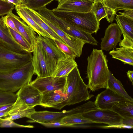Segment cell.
I'll use <instances>...</instances> for the list:
<instances>
[{
    "label": "cell",
    "instance_id": "obj_1",
    "mask_svg": "<svg viewBox=\"0 0 133 133\" xmlns=\"http://www.w3.org/2000/svg\"><path fill=\"white\" fill-rule=\"evenodd\" d=\"M106 56L102 50L93 49L87 58L88 88L92 92L108 87L110 71Z\"/></svg>",
    "mask_w": 133,
    "mask_h": 133
},
{
    "label": "cell",
    "instance_id": "obj_2",
    "mask_svg": "<svg viewBox=\"0 0 133 133\" xmlns=\"http://www.w3.org/2000/svg\"><path fill=\"white\" fill-rule=\"evenodd\" d=\"M88 87L82 78L77 66L67 76L64 89L66 95L65 106L73 105L90 99L93 95H90Z\"/></svg>",
    "mask_w": 133,
    "mask_h": 133
},
{
    "label": "cell",
    "instance_id": "obj_3",
    "mask_svg": "<svg viewBox=\"0 0 133 133\" xmlns=\"http://www.w3.org/2000/svg\"><path fill=\"white\" fill-rule=\"evenodd\" d=\"M34 74L31 61L14 71L0 72V90L14 93L30 83Z\"/></svg>",
    "mask_w": 133,
    "mask_h": 133
},
{
    "label": "cell",
    "instance_id": "obj_4",
    "mask_svg": "<svg viewBox=\"0 0 133 133\" xmlns=\"http://www.w3.org/2000/svg\"><path fill=\"white\" fill-rule=\"evenodd\" d=\"M56 16L66 21L77 28L92 34L99 29V23L91 11L85 12L67 11L53 12Z\"/></svg>",
    "mask_w": 133,
    "mask_h": 133
},
{
    "label": "cell",
    "instance_id": "obj_5",
    "mask_svg": "<svg viewBox=\"0 0 133 133\" xmlns=\"http://www.w3.org/2000/svg\"><path fill=\"white\" fill-rule=\"evenodd\" d=\"M31 53H19L0 45V72H11L32 61Z\"/></svg>",
    "mask_w": 133,
    "mask_h": 133
},
{
    "label": "cell",
    "instance_id": "obj_6",
    "mask_svg": "<svg viewBox=\"0 0 133 133\" xmlns=\"http://www.w3.org/2000/svg\"><path fill=\"white\" fill-rule=\"evenodd\" d=\"M93 106L90 101L70 110H65L62 112H52L46 111H35L30 115V122L49 123L61 121L64 117L76 114H83L92 110Z\"/></svg>",
    "mask_w": 133,
    "mask_h": 133
},
{
    "label": "cell",
    "instance_id": "obj_7",
    "mask_svg": "<svg viewBox=\"0 0 133 133\" xmlns=\"http://www.w3.org/2000/svg\"><path fill=\"white\" fill-rule=\"evenodd\" d=\"M37 12L64 31L78 38L86 43L91 44L94 41V38L91 34L77 28L68 22L57 16L51 10L48 9L46 6L39 10Z\"/></svg>",
    "mask_w": 133,
    "mask_h": 133
},
{
    "label": "cell",
    "instance_id": "obj_8",
    "mask_svg": "<svg viewBox=\"0 0 133 133\" xmlns=\"http://www.w3.org/2000/svg\"><path fill=\"white\" fill-rule=\"evenodd\" d=\"M37 37L44 50L48 67L52 76L58 60L61 58L65 57V56L57 46L52 39L39 35Z\"/></svg>",
    "mask_w": 133,
    "mask_h": 133
},
{
    "label": "cell",
    "instance_id": "obj_9",
    "mask_svg": "<svg viewBox=\"0 0 133 133\" xmlns=\"http://www.w3.org/2000/svg\"><path fill=\"white\" fill-rule=\"evenodd\" d=\"M82 116L95 123H103L108 125L122 123L123 119L118 114L111 109L94 110L83 114Z\"/></svg>",
    "mask_w": 133,
    "mask_h": 133
},
{
    "label": "cell",
    "instance_id": "obj_10",
    "mask_svg": "<svg viewBox=\"0 0 133 133\" xmlns=\"http://www.w3.org/2000/svg\"><path fill=\"white\" fill-rule=\"evenodd\" d=\"M36 12L39 17L62 39L66 44L71 48L75 54L76 57H79L82 54V49L85 43L78 38L66 33L36 11Z\"/></svg>",
    "mask_w": 133,
    "mask_h": 133
},
{
    "label": "cell",
    "instance_id": "obj_11",
    "mask_svg": "<svg viewBox=\"0 0 133 133\" xmlns=\"http://www.w3.org/2000/svg\"><path fill=\"white\" fill-rule=\"evenodd\" d=\"M33 52L31 61L34 73L39 77L51 76L45 59L44 50L37 36Z\"/></svg>",
    "mask_w": 133,
    "mask_h": 133
},
{
    "label": "cell",
    "instance_id": "obj_12",
    "mask_svg": "<svg viewBox=\"0 0 133 133\" xmlns=\"http://www.w3.org/2000/svg\"><path fill=\"white\" fill-rule=\"evenodd\" d=\"M66 77H59L51 76L37 77L30 83L42 94L56 90L63 89Z\"/></svg>",
    "mask_w": 133,
    "mask_h": 133
},
{
    "label": "cell",
    "instance_id": "obj_13",
    "mask_svg": "<svg viewBox=\"0 0 133 133\" xmlns=\"http://www.w3.org/2000/svg\"><path fill=\"white\" fill-rule=\"evenodd\" d=\"M115 16V20L123 37L119 42V46L133 49V18L121 14Z\"/></svg>",
    "mask_w": 133,
    "mask_h": 133
},
{
    "label": "cell",
    "instance_id": "obj_14",
    "mask_svg": "<svg viewBox=\"0 0 133 133\" xmlns=\"http://www.w3.org/2000/svg\"><path fill=\"white\" fill-rule=\"evenodd\" d=\"M94 3L91 0H60L53 12L67 11L77 12L90 11Z\"/></svg>",
    "mask_w": 133,
    "mask_h": 133
},
{
    "label": "cell",
    "instance_id": "obj_15",
    "mask_svg": "<svg viewBox=\"0 0 133 133\" xmlns=\"http://www.w3.org/2000/svg\"><path fill=\"white\" fill-rule=\"evenodd\" d=\"M122 34L117 23L110 24L106 29L104 37L101 38V49L105 51L114 49L120 42Z\"/></svg>",
    "mask_w": 133,
    "mask_h": 133
},
{
    "label": "cell",
    "instance_id": "obj_16",
    "mask_svg": "<svg viewBox=\"0 0 133 133\" xmlns=\"http://www.w3.org/2000/svg\"><path fill=\"white\" fill-rule=\"evenodd\" d=\"M16 94L29 107H34L40 104L42 94L30 83L22 87Z\"/></svg>",
    "mask_w": 133,
    "mask_h": 133
},
{
    "label": "cell",
    "instance_id": "obj_17",
    "mask_svg": "<svg viewBox=\"0 0 133 133\" xmlns=\"http://www.w3.org/2000/svg\"><path fill=\"white\" fill-rule=\"evenodd\" d=\"M66 96L64 89L51 91L42 94L40 105L44 107L61 109L65 106Z\"/></svg>",
    "mask_w": 133,
    "mask_h": 133
},
{
    "label": "cell",
    "instance_id": "obj_18",
    "mask_svg": "<svg viewBox=\"0 0 133 133\" xmlns=\"http://www.w3.org/2000/svg\"><path fill=\"white\" fill-rule=\"evenodd\" d=\"M125 100L123 97L107 88L97 95L94 102L99 109L111 110L114 104Z\"/></svg>",
    "mask_w": 133,
    "mask_h": 133
},
{
    "label": "cell",
    "instance_id": "obj_19",
    "mask_svg": "<svg viewBox=\"0 0 133 133\" xmlns=\"http://www.w3.org/2000/svg\"><path fill=\"white\" fill-rule=\"evenodd\" d=\"M35 111L34 107H29L17 97L5 117L13 120L23 117L29 118L31 115Z\"/></svg>",
    "mask_w": 133,
    "mask_h": 133
},
{
    "label": "cell",
    "instance_id": "obj_20",
    "mask_svg": "<svg viewBox=\"0 0 133 133\" xmlns=\"http://www.w3.org/2000/svg\"><path fill=\"white\" fill-rule=\"evenodd\" d=\"M8 14L14 22L19 33L34 47L37 37L34 31L22 18L14 14L12 11Z\"/></svg>",
    "mask_w": 133,
    "mask_h": 133
},
{
    "label": "cell",
    "instance_id": "obj_21",
    "mask_svg": "<svg viewBox=\"0 0 133 133\" xmlns=\"http://www.w3.org/2000/svg\"><path fill=\"white\" fill-rule=\"evenodd\" d=\"M102 4L106 11L115 20L119 10L133 9V0H97Z\"/></svg>",
    "mask_w": 133,
    "mask_h": 133
},
{
    "label": "cell",
    "instance_id": "obj_22",
    "mask_svg": "<svg viewBox=\"0 0 133 133\" xmlns=\"http://www.w3.org/2000/svg\"><path fill=\"white\" fill-rule=\"evenodd\" d=\"M0 45L17 52H27L24 51L12 38L9 33L7 27L0 17Z\"/></svg>",
    "mask_w": 133,
    "mask_h": 133
},
{
    "label": "cell",
    "instance_id": "obj_23",
    "mask_svg": "<svg viewBox=\"0 0 133 133\" xmlns=\"http://www.w3.org/2000/svg\"><path fill=\"white\" fill-rule=\"evenodd\" d=\"M77 66L75 59L70 57H62L59 59L52 76L66 77Z\"/></svg>",
    "mask_w": 133,
    "mask_h": 133
},
{
    "label": "cell",
    "instance_id": "obj_24",
    "mask_svg": "<svg viewBox=\"0 0 133 133\" xmlns=\"http://www.w3.org/2000/svg\"><path fill=\"white\" fill-rule=\"evenodd\" d=\"M16 12L19 17L39 35L52 39L51 36L41 28L27 12L22 4L15 6Z\"/></svg>",
    "mask_w": 133,
    "mask_h": 133
},
{
    "label": "cell",
    "instance_id": "obj_25",
    "mask_svg": "<svg viewBox=\"0 0 133 133\" xmlns=\"http://www.w3.org/2000/svg\"><path fill=\"white\" fill-rule=\"evenodd\" d=\"M109 54L112 58L120 61L124 64L133 65V49L120 47L109 51Z\"/></svg>",
    "mask_w": 133,
    "mask_h": 133
},
{
    "label": "cell",
    "instance_id": "obj_26",
    "mask_svg": "<svg viewBox=\"0 0 133 133\" xmlns=\"http://www.w3.org/2000/svg\"><path fill=\"white\" fill-rule=\"evenodd\" d=\"M111 110L123 119L133 118V102L125 100L114 104Z\"/></svg>",
    "mask_w": 133,
    "mask_h": 133
},
{
    "label": "cell",
    "instance_id": "obj_27",
    "mask_svg": "<svg viewBox=\"0 0 133 133\" xmlns=\"http://www.w3.org/2000/svg\"><path fill=\"white\" fill-rule=\"evenodd\" d=\"M108 88L124 98L126 100L133 102V98L125 90L121 82L116 78L110 71Z\"/></svg>",
    "mask_w": 133,
    "mask_h": 133
},
{
    "label": "cell",
    "instance_id": "obj_28",
    "mask_svg": "<svg viewBox=\"0 0 133 133\" xmlns=\"http://www.w3.org/2000/svg\"><path fill=\"white\" fill-rule=\"evenodd\" d=\"M22 4L26 10L35 21L51 36L52 39H56L65 43L62 39L39 17L37 14L36 11L30 9L24 4Z\"/></svg>",
    "mask_w": 133,
    "mask_h": 133
},
{
    "label": "cell",
    "instance_id": "obj_29",
    "mask_svg": "<svg viewBox=\"0 0 133 133\" xmlns=\"http://www.w3.org/2000/svg\"><path fill=\"white\" fill-rule=\"evenodd\" d=\"M95 15L96 19L99 23L103 18H106L109 23H112L114 19L106 11L102 3L97 0H94L91 10Z\"/></svg>",
    "mask_w": 133,
    "mask_h": 133
},
{
    "label": "cell",
    "instance_id": "obj_30",
    "mask_svg": "<svg viewBox=\"0 0 133 133\" xmlns=\"http://www.w3.org/2000/svg\"><path fill=\"white\" fill-rule=\"evenodd\" d=\"M61 121L69 127H74L76 125L95 123L84 117L82 114H76L66 116L63 118Z\"/></svg>",
    "mask_w": 133,
    "mask_h": 133
},
{
    "label": "cell",
    "instance_id": "obj_31",
    "mask_svg": "<svg viewBox=\"0 0 133 133\" xmlns=\"http://www.w3.org/2000/svg\"><path fill=\"white\" fill-rule=\"evenodd\" d=\"M7 28L12 37L24 51L27 52H33V47L20 34L9 27Z\"/></svg>",
    "mask_w": 133,
    "mask_h": 133
},
{
    "label": "cell",
    "instance_id": "obj_32",
    "mask_svg": "<svg viewBox=\"0 0 133 133\" xmlns=\"http://www.w3.org/2000/svg\"><path fill=\"white\" fill-rule=\"evenodd\" d=\"M52 2L51 0H23L22 4L35 11L38 10Z\"/></svg>",
    "mask_w": 133,
    "mask_h": 133
},
{
    "label": "cell",
    "instance_id": "obj_33",
    "mask_svg": "<svg viewBox=\"0 0 133 133\" xmlns=\"http://www.w3.org/2000/svg\"><path fill=\"white\" fill-rule=\"evenodd\" d=\"M17 97L16 94L14 92H5L0 90V105L12 104Z\"/></svg>",
    "mask_w": 133,
    "mask_h": 133
},
{
    "label": "cell",
    "instance_id": "obj_34",
    "mask_svg": "<svg viewBox=\"0 0 133 133\" xmlns=\"http://www.w3.org/2000/svg\"><path fill=\"white\" fill-rule=\"evenodd\" d=\"M52 39L57 46L64 54L65 57H70L74 59L77 57L74 52L66 44L57 40Z\"/></svg>",
    "mask_w": 133,
    "mask_h": 133
},
{
    "label": "cell",
    "instance_id": "obj_35",
    "mask_svg": "<svg viewBox=\"0 0 133 133\" xmlns=\"http://www.w3.org/2000/svg\"><path fill=\"white\" fill-rule=\"evenodd\" d=\"M12 120L6 117L0 118V127L4 128H33L34 127L31 125H24L16 123Z\"/></svg>",
    "mask_w": 133,
    "mask_h": 133
},
{
    "label": "cell",
    "instance_id": "obj_36",
    "mask_svg": "<svg viewBox=\"0 0 133 133\" xmlns=\"http://www.w3.org/2000/svg\"><path fill=\"white\" fill-rule=\"evenodd\" d=\"M15 5L5 0H0V16L7 15L12 11Z\"/></svg>",
    "mask_w": 133,
    "mask_h": 133
},
{
    "label": "cell",
    "instance_id": "obj_37",
    "mask_svg": "<svg viewBox=\"0 0 133 133\" xmlns=\"http://www.w3.org/2000/svg\"><path fill=\"white\" fill-rule=\"evenodd\" d=\"M1 18L4 24L7 27H9L19 33L14 22L9 14L5 16H2Z\"/></svg>",
    "mask_w": 133,
    "mask_h": 133
},
{
    "label": "cell",
    "instance_id": "obj_38",
    "mask_svg": "<svg viewBox=\"0 0 133 133\" xmlns=\"http://www.w3.org/2000/svg\"><path fill=\"white\" fill-rule=\"evenodd\" d=\"M39 123L48 127H69L67 125L62 123L61 121L49 123Z\"/></svg>",
    "mask_w": 133,
    "mask_h": 133
},
{
    "label": "cell",
    "instance_id": "obj_39",
    "mask_svg": "<svg viewBox=\"0 0 133 133\" xmlns=\"http://www.w3.org/2000/svg\"><path fill=\"white\" fill-rule=\"evenodd\" d=\"M13 104L0 105V118L4 117L7 116L8 112Z\"/></svg>",
    "mask_w": 133,
    "mask_h": 133
},
{
    "label": "cell",
    "instance_id": "obj_40",
    "mask_svg": "<svg viewBox=\"0 0 133 133\" xmlns=\"http://www.w3.org/2000/svg\"><path fill=\"white\" fill-rule=\"evenodd\" d=\"M101 127L105 129L116 128L131 129H133V126L128 125L121 123L112 125H108L105 126H103Z\"/></svg>",
    "mask_w": 133,
    "mask_h": 133
},
{
    "label": "cell",
    "instance_id": "obj_41",
    "mask_svg": "<svg viewBox=\"0 0 133 133\" xmlns=\"http://www.w3.org/2000/svg\"><path fill=\"white\" fill-rule=\"evenodd\" d=\"M118 13L120 14L131 18H133V9H125L123 10V12H118Z\"/></svg>",
    "mask_w": 133,
    "mask_h": 133
},
{
    "label": "cell",
    "instance_id": "obj_42",
    "mask_svg": "<svg viewBox=\"0 0 133 133\" xmlns=\"http://www.w3.org/2000/svg\"><path fill=\"white\" fill-rule=\"evenodd\" d=\"M122 123L126 125L133 126V118L123 119Z\"/></svg>",
    "mask_w": 133,
    "mask_h": 133
},
{
    "label": "cell",
    "instance_id": "obj_43",
    "mask_svg": "<svg viewBox=\"0 0 133 133\" xmlns=\"http://www.w3.org/2000/svg\"><path fill=\"white\" fill-rule=\"evenodd\" d=\"M14 4L15 6L22 4L23 0H5Z\"/></svg>",
    "mask_w": 133,
    "mask_h": 133
},
{
    "label": "cell",
    "instance_id": "obj_44",
    "mask_svg": "<svg viewBox=\"0 0 133 133\" xmlns=\"http://www.w3.org/2000/svg\"><path fill=\"white\" fill-rule=\"evenodd\" d=\"M127 73L128 77L131 82L132 85H133V71L129 70Z\"/></svg>",
    "mask_w": 133,
    "mask_h": 133
},
{
    "label": "cell",
    "instance_id": "obj_45",
    "mask_svg": "<svg viewBox=\"0 0 133 133\" xmlns=\"http://www.w3.org/2000/svg\"><path fill=\"white\" fill-rule=\"evenodd\" d=\"M52 1H57L58 2H59L60 0H51Z\"/></svg>",
    "mask_w": 133,
    "mask_h": 133
},
{
    "label": "cell",
    "instance_id": "obj_46",
    "mask_svg": "<svg viewBox=\"0 0 133 133\" xmlns=\"http://www.w3.org/2000/svg\"><path fill=\"white\" fill-rule=\"evenodd\" d=\"M91 0V1H94V0Z\"/></svg>",
    "mask_w": 133,
    "mask_h": 133
}]
</instances>
